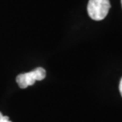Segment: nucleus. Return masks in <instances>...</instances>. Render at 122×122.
Returning <instances> with one entry per match:
<instances>
[{
    "label": "nucleus",
    "mask_w": 122,
    "mask_h": 122,
    "mask_svg": "<svg viewBox=\"0 0 122 122\" xmlns=\"http://www.w3.org/2000/svg\"><path fill=\"white\" fill-rule=\"evenodd\" d=\"M110 9L109 0H89L87 11L89 16L96 21L104 19Z\"/></svg>",
    "instance_id": "nucleus-1"
},
{
    "label": "nucleus",
    "mask_w": 122,
    "mask_h": 122,
    "mask_svg": "<svg viewBox=\"0 0 122 122\" xmlns=\"http://www.w3.org/2000/svg\"><path fill=\"white\" fill-rule=\"evenodd\" d=\"M46 76V71L42 67H38L32 71L19 74L16 77V82L21 89H25L28 86L35 84L36 81H42Z\"/></svg>",
    "instance_id": "nucleus-2"
},
{
    "label": "nucleus",
    "mask_w": 122,
    "mask_h": 122,
    "mask_svg": "<svg viewBox=\"0 0 122 122\" xmlns=\"http://www.w3.org/2000/svg\"><path fill=\"white\" fill-rule=\"evenodd\" d=\"M7 118V116H4L3 114L0 112V122H4V120Z\"/></svg>",
    "instance_id": "nucleus-3"
},
{
    "label": "nucleus",
    "mask_w": 122,
    "mask_h": 122,
    "mask_svg": "<svg viewBox=\"0 0 122 122\" xmlns=\"http://www.w3.org/2000/svg\"><path fill=\"white\" fill-rule=\"evenodd\" d=\"M119 92H120V94L122 96V78L120 80V82H119Z\"/></svg>",
    "instance_id": "nucleus-4"
},
{
    "label": "nucleus",
    "mask_w": 122,
    "mask_h": 122,
    "mask_svg": "<svg viewBox=\"0 0 122 122\" xmlns=\"http://www.w3.org/2000/svg\"><path fill=\"white\" fill-rule=\"evenodd\" d=\"M4 122H12V121H10V119H9V118L7 117V118H5V119L4 120Z\"/></svg>",
    "instance_id": "nucleus-5"
},
{
    "label": "nucleus",
    "mask_w": 122,
    "mask_h": 122,
    "mask_svg": "<svg viewBox=\"0 0 122 122\" xmlns=\"http://www.w3.org/2000/svg\"><path fill=\"white\" fill-rule=\"evenodd\" d=\"M121 5H122V0H121Z\"/></svg>",
    "instance_id": "nucleus-6"
}]
</instances>
